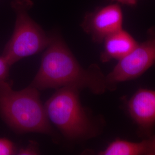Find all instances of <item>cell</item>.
<instances>
[{
  "instance_id": "obj_13",
  "label": "cell",
  "mask_w": 155,
  "mask_h": 155,
  "mask_svg": "<svg viewBox=\"0 0 155 155\" xmlns=\"http://www.w3.org/2000/svg\"><path fill=\"white\" fill-rule=\"evenodd\" d=\"M110 1H113L114 2H117L124 5L134 6L137 5L138 0H110Z\"/></svg>"
},
{
  "instance_id": "obj_5",
  "label": "cell",
  "mask_w": 155,
  "mask_h": 155,
  "mask_svg": "<svg viewBox=\"0 0 155 155\" xmlns=\"http://www.w3.org/2000/svg\"><path fill=\"white\" fill-rule=\"evenodd\" d=\"M155 64V26L149 28L146 38L128 55L118 61L106 75L109 91H114L120 83L136 79Z\"/></svg>"
},
{
  "instance_id": "obj_7",
  "label": "cell",
  "mask_w": 155,
  "mask_h": 155,
  "mask_svg": "<svg viewBox=\"0 0 155 155\" xmlns=\"http://www.w3.org/2000/svg\"><path fill=\"white\" fill-rule=\"evenodd\" d=\"M127 114L137 127L140 137H146L155 127V90L140 88L127 100Z\"/></svg>"
},
{
  "instance_id": "obj_11",
  "label": "cell",
  "mask_w": 155,
  "mask_h": 155,
  "mask_svg": "<svg viewBox=\"0 0 155 155\" xmlns=\"http://www.w3.org/2000/svg\"><path fill=\"white\" fill-rule=\"evenodd\" d=\"M10 66L2 56H0V81H5L9 75Z\"/></svg>"
},
{
  "instance_id": "obj_2",
  "label": "cell",
  "mask_w": 155,
  "mask_h": 155,
  "mask_svg": "<svg viewBox=\"0 0 155 155\" xmlns=\"http://www.w3.org/2000/svg\"><path fill=\"white\" fill-rule=\"evenodd\" d=\"M0 116L17 133H53L39 90L31 86L15 91L11 82L0 81Z\"/></svg>"
},
{
  "instance_id": "obj_4",
  "label": "cell",
  "mask_w": 155,
  "mask_h": 155,
  "mask_svg": "<svg viewBox=\"0 0 155 155\" xmlns=\"http://www.w3.org/2000/svg\"><path fill=\"white\" fill-rule=\"evenodd\" d=\"M32 5L30 0H14L12 2L16 15L15 25L2 55L10 66L24 58L38 54L50 43L51 36L28 14Z\"/></svg>"
},
{
  "instance_id": "obj_1",
  "label": "cell",
  "mask_w": 155,
  "mask_h": 155,
  "mask_svg": "<svg viewBox=\"0 0 155 155\" xmlns=\"http://www.w3.org/2000/svg\"><path fill=\"white\" fill-rule=\"evenodd\" d=\"M38 90L71 87L87 89L93 94L109 91L106 75L98 65L82 66L61 38L51 36L39 71L30 84Z\"/></svg>"
},
{
  "instance_id": "obj_9",
  "label": "cell",
  "mask_w": 155,
  "mask_h": 155,
  "mask_svg": "<svg viewBox=\"0 0 155 155\" xmlns=\"http://www.w3.org/2000/svg\"><path fill=\"white\" fill-rule=\"evenodd\" d=\"M100 155H155V133L140 141L116 139L109 144Z\"/></svg>"
},
{
  "instance_id": "obj_3",
  "label": "cell",
  "mask_w": 155,
  "mask_h": 155,
  "mask_svg": "<svg viewBox=\"0 0 155 155\" xmlns=\"http://www.w3.org/2000/svg\"><path fill=\"white\" fill-rule=\"evenodd\" d=\"M79 93L77 89L59 88L45 105L50 122L73 141L94 138L101 130L100 121L82 105Z\"/></svg>"
},
{
  "instance_id": "obj_12",
  "label": "cell",
  "mask_w": 155,
  "mask_h": 155,
  "mask_svg": "<svg viewBox=\"0 0 155 155\" xmlns=\"http://www.w3.org/2000/svg\"><path fill=\"white\" fill-rule=\"evenodd\" d=\"M17 155H38L39 150L36 144L33 143L29 144L25 148H22L17 152Z\"/></svg>"
},
{
  "instance_id": "obj_10",
  "label": "cell",
  "mask_w": 155,
  "mask_h": 155,
  "mask_svg": "<svg viewBox=\"0 0 155 155\" xmlns=\"http://www.w3.org/2000/svg\"><path fill=\"white\" fill-rule=\"evenodd\" d=\"M16 148L14 143L10 140L0 138V155L17 154Z\"/></svg>"
},
{
  "instance_id": "obj_6",
  "label": "cell",
  "mask_w": 155,
  "mask_h": 155,
  "mask_svg": "<svg viewBox=\"0 0 155 155\" xmlns=\"http://www.w3.org/2000/svg\"><path fill=\"white\" fill-rule=\"evenodd\" d=\"M124 15L120 4L117 2L100 7L87 13L81 27L96 43L104 40L123 28Z\"/></svg>"
},
{
  "instance_id": "obj_8",
  "label": "cell",
  "mask_w": 155,
  "mask_h": 155,
  "mask_svg": "<svg viewBox=\"0 0 155 155\" xmlns=\"http://www.w3.org/2000/svg\"><path fill=\"white\" fill-rule=\"evenodd\" d=\"M104 43V48L100 59L106 63L111 60L118 61L128 55L138 45L133 36L124 28L107 37Z\"/></svg>"
}]
</instances>
